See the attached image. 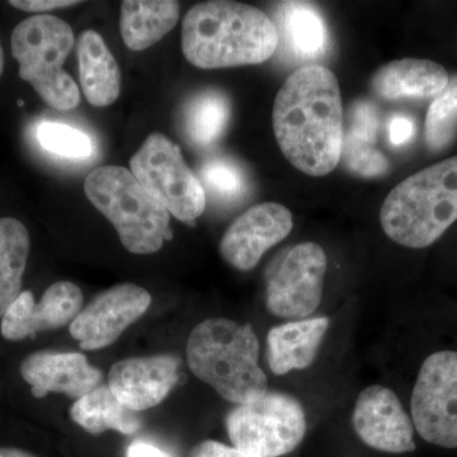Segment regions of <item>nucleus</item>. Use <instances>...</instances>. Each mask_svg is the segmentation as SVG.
I'll return each mask as SVG.
<instances>
[{"instance_id":"35","label":"nucleus","mask_w":457,"mask_h":457,"mask_svg":"<svg viewBox=\"0 0 457 457\" xmlns=\"http://www.w3.org/2000/svg\"><path fill=\"white\" fill-rule=\"evenodd\" d=\"M3 69H4V51L0 44V75L3 74Z\"/></svg>"},{"instance_id":"11","label":"nucleus","mask_w":457,"mask_h":457,"mask_svg":"<svg viewBox=\"0 0 457 457\" xmlns=\"http://www.w3.org/2000/svg\"><path fill=\"white\" fill-rule=\"evenodd\" d=\"M150 303L152 296L140 286H113L82 309L71 324V335L82 350H101L116 342L126 328L145 314Z\"/></svg>"},{"instance_id":"19","label":"nucleus","mask_w":457,"mask_h":457,"mask_svg":"<svg viewBox=\"0 0 457 457\" xmlns=\"http://www.w3.org/2000/svg\"><path fill=\"white\" fill-rule=\"evenodd\" d=\"M78 71L87 101L95 107L111 106L121 92V71L102 36L87 29L77 45Z\"/></svg>"},{"instance_id":"10","label":"nucleus","mask_w":457,"mask_h":457,"mask_svg":"<svg viewBox=\"0 0 457 457\" xmlns=\"http://www.w3.org/2000/svg\"><path fill=\"white\" fill-rule=\"evenodd\" d=\"M327 255L317 243L306 242L276 258L267 272V308L279 318H305L323 297Z\"/></svg>"},{"instance_id":"3","label":"nucleus","mask_w":457,"mask_h":457,"mask_svg":"<svg viewBox=\"0 0 457 457\" xmlns=\"http://www.w3.org/2000/svg\"><path fill=\"white\" fill-rule=\"evenodd\" d=\"M258 360L260 342L249 324L207 319L188 338L189 369L221 398L237 405L267 393V376Z\"/></svg>"},{"instance_id":"1","label":"nucleus","mask_w":457,"mask_h":457,"mask_svg":"<svg viewBox=\"0 0 457 457\" xmlns=\"http://www.w3.org/2000/svg\"><path fill=\"white\" fill-rule=\"evenodd\" d=\"M272 121L276 140L296 170L327 176L341 162L342 95L326 66H303L288 77L276 96Z\"/></svg>"},{"instance_id":"33","label":"nucleus","mask_w":457,"mask_h":457,"mask_svg":"<svg viewBox=\"0 0 457 457\" xmlns=\"http://www.w3.org/2000/svg\"><path fill=\"white\" fill-rule=\"evenodd\" d=\"M128 457H173L167 451L145 441L132 442L128 449Z\"/></svg>"},{"instance_id":"24","label":"nucleus","mask_w":457,"mask_h":457,"mask_svg":"<svg viewBox=\"0 0 457 457\" xmlns=\"http://www.w3.org/2000/svg\"><path fill=\"white\" fill-rule=\"evenodd\" d=\"M230 102L220 90L207 89L189 99L183 111L186 139L197 147H207L220 139L230 120Z\"/></svg>"},{"instance_id":"14","label":"nucleus","mask_w":457,"mask_h":457,"mask_svg":"<svg viewBox=\"0 0 457 457\" xmlns=\"http://www.w3.org/2000/svg\"><path fill=\"white\" fill-rule=\"evenodd\" d=\"M82 291L73 282H55L37 303L31 291H22L3 315L2 336L8 341H22L45 330L68 326L82 312Z\"/></svg>"},{"instance_id":"7","label":"nucleus","mask_w":457,"mask_h":457,"mask_svg":"<svg viewBox=\"0 0 457 457\" xmlns=\"http://www.w3.org/2000/svg\"><path fill=\"white\" fill-rule=\"evenodd\" d=\"M227 429L237 450L260 457L284 456L302 444L305 411L293 396L267 392L234 408L227 417Z\"/></svg>"},{"instance_id":"22","label":"nucleus","mask_w":457,"mask_h":457,"mask_svg":"<svg viewBox=\"0 0 457 457\" xmlns=\"http://www.w3.org/2000/svg\"><path fill=\"white\" fill-rule=\"evenodd\" d=\"M71 417L77 425L92 435L114 429L123 435H134L140 429L139 418L125 407L108 386H98L78 399L71 409Z\"/></svg>"},{"instance_id":"32","label":"nucleus","mask_w":457,"mask_h":457,"mask_svg":"<svg viewBox=\"0 0 457 457\" xmlns=\"http://www.w3.org/2000/svg\"><path fill=\"white\" fill-rule=\"evenodd\" d=\"M414 134V125L411 119L405 116L393 117L389 123V140L393 145L399 146L408 143Z\"/></svg>"},{"instance_id":"25","label":"nucleus","mask_w":457,"mask_h":457,"mask_svg":"<svg viewBox=\"0 0 457 457\" xmlns=\"http://www.w3.org/2000/svg\"><path fill=\"white\" fill-rule=\"evenodd\" d=\"M198 179L204 189L219 204H236L248 194V179L245 170L236 161L225 156H212L201 165Z\"/></svg>"},{"instance_id":"29","label":"nucleus","mask_w":457,"mask_h":457,"mask_svg":"<svg viewBox=\"0 0 457 457\" xmlns=\"http://www.w3.org/2000/svg\"><path fill=\"white\" fill-rule=\"evenodd\" d=\"M378 123H380V117H378V110L370 102H357L351 108L348 130L359 132V134L366 135V137L376 140Z\"/></svg>"},{"instance_id":"17","label":"nucleus","mask_w":457,"mask_h":457,"mask_svg":"<svg viewBox=\"0 0 457 457\" xmlns=\"http://www.w3.org/2000/svg\"><path fill=\"white\" fill-rule=\"evenodd\" d=\"M449 80L446 69L437 62L405 57L381 66L372 77L371 88L387 101L425 99L437 97Z\"/></svg>"},{"instance_id":"16","label":"nucleus","mask_w":457,"mask_h":457,"mask_svg":"<svg viewBox=\"0 0 457 457\" xmlns=\"http://www.w3.org/2000/svg\"><path fill=\"white\" fill-rule=\"evenodd\" d=\"M20 371L31 386L33 396L38 399L50 393L80 399L98 387L102 381L101 370L90 366L84 354L71 352L29 354L21 365Z\"/></svg>"},{"instance_id":"30","label":"nucleus","mask_w":457,"mask_h":457,"mask_svg":"<svg viewBox=\"0 0 457 457\" xmlns=\"http://www.w3.org/2000/svg\"><path fill=\"white\" fill-rule=\"evenodd\" d=\"M189 457H260L227 446L218 441H204L192 450Z\"/></svg>"},{"instance_id":"28","label":"nucleus","mask_w":457,"mask_h":457,"mask_svg":"<svg viewBox=\"0 0 457 457\" xmlns=\"http://www.w3.org/2000/svg\"><path fill=\"white\" fill-rule=\"evenodd\" d=\"M40 145L51 154L68 159H86L93 154L88 135L59 122H42L37 129Z\"/></svg>"},{"instance_id":"26","label":"nucleus","mask_w":457,"mask_h":457,"mask_svg":"<svg viewBox=\"0 0 457 457\" xmlns=\"http://www.w3.org/2000/svg\"><path fill=\"white\" fill-rule=\"evenodd\" d=\"M457 132V75L436 97L427 112L426 143L433 152L445 149Z\"/></svg>"},{"instance_id":"15","label":"nucleus","mask_w":457,"mask_h":457,"mask_svg":"<svg viewBox=\"0 0 457 457\" xmlns=\"http://www.w3.org/2000/svg\"><path fill=\"white\" fill-rule=\"evenodd\" d=\"M179 360L170 354L132 357L119 361L110 370V384L117 399L134 411L161 404L179 383Z\"/></svg>"},{"instance_id":"6","label":"nucleus","mask_w":457,"mask_h":457,"mask_svg":"<svg viewBox=\"0 0 457 457\" xmlns=\"http://www.w3.org/2000/svg\"><path fill=\"white\" fill-rule=\"evenodd\" d=\"M74 42L71 25L49 14L26 18L12 33V55L20 64L21 79L59 111L73 110L80 104L79 89L62 68Z\"/></svg>"},{"instance_id":"9","label":"nucleus","mask_w":457,"mask_h":457,"mask_svg":"<svg viewBox=\"0 0 457 457\" xmlns=\"http://www.w3.org/2000/svg\"><path fill=\"white\" fill-rule=\"evenodd\" d=\"M411 408V422L423 440L457 449V352H436L423 362Z\"/></svg>"},{"instance_id":"4","label":"nucleus","mask_w":457,"mask_h":457,"mask_svg":"<svg viewBox=\"0 0 457 457\" xmlns=\"http://www.w3.org/2000/svg\"><path fill=\"white\" fill-rule=\"evenodd\" d=\"M457 220V156L400 182L385 198V234L403 246L426 248Z\"/></svg>"},{"instance_id":"18","label":"nucleus","mask_w":457,"mask_h":457,"mask_svg":"<svg viewBox=\"0 0 457 457\" xmlns=\"http://www.w3.org/2000/svg\"><path fill=\"white\" fill-rule=\"evenodd\" d=\"M329 319L319 317L290 321L272 328L267 337L270 368L276 375L309 368L326 336Z\"/></svg>"},{"instance_id":"5","label":"nucleus","mask_w":457,"mask_h":457,"mask_svg":"<svg viewBox=\"0 0 457 457\" xmlns=\"http://www.w3.org/2000/svg\"><path fill=\"white\" fill-rule=\"evenodd\" d=\"M84 191L131 253H155L170 239V213L147 194L131 170L117 165L97 168L87 177Z\"/></svg>"},{"instance_id":"21","label":"nucleus","mask_w":457,"mask_h":457,"mask_svg":"<svg viewBox=\"0 0 457 457\" xmlns=\"http://www.w3.org/2000/svg\"><path fill=\"white\" fill-rule=\"evenodd\" d=\"M179 13L176 0H125L120 16L122 40L132 51L149 49L174 29Z\"/></svg>"},{"instance_id":"31","label":"nucleus","mask_w":457,"mask_h":457,"mask_svg":"<svg viewBox=\"0 0 457 457\" xmlns=\"http://www.w3.org/2000/svg\"><path fill=\"white\" fill-rule=\"evenodd\" d=\"M9 4L21 11L31 12V13H45L54 9L68 8L79 4L73 0H11Z\"/></svg>"},{"instance_id":"34","label":"nucleus","mask_w":457,"mask_h":457,"mask_svg":"<svg viewBox=\"0 0 457 457\" xmlns=\"http://www.w3.org/2000/svg\"><path fill=\"white\" fill-rule=\"evenodd\" d=\"M0 457H36L27 451L12 449V447H0Z\"/></svg>"},{"instance_id":"12","label":"nucleus","mask_w":457,"mask_h":457,"mask_svg":"<svg viewBox=\"0 0 457 457\" xmlns=\"http://www.w3.org/2000/svg\"><path fill=\"white\" fill-rule=\"evenodd\" d=\"M293 213L282 204H255L228 227L220 242L222 258L234 269L249 270L291 233Z\"/></svg>"},{"instance_id":"20","label":"nucleus","mask_w":457,"mask_h":457,"mask_svg":"<svg viewBox=\"0 0 457 457\" xmlns=\"http://www.w3.org/2000/svg\"><path fill=\"white\" fill-rule=\"evenodd\" d=\"M278 45L284 44L286 53L302 62L320 59L327 53L328 29L323 14L308 2L278 3Z\"/></svg>"},{"instance_id":"13","label":"nucleus","mask_w":457,"mask_h":457,"mask_svg":"<svg viewBox=\"0 0 457 457\" xmlns=\"http://www.w3.org/2000/svg\"><path fill=\"white\" fill-rule=\"evenodd\" d=\"M353 428L372 449L390 453L416 450L414 426L395 393L380 385L363 390L356 400Z\"/></svg>"},{"instance_id":"8","label":"nucleus","mask_w":457,"mask_h":457,"mask_svg":"<svg viewBox=\"0 0 457 457\" xmlns=\"http://www.w3.org/2000/svg\"><path fill=\"white\" fill-rule=\"evenodd\" d=\"M131 173L150 196L180 221L192 224L203 215L206 194L200 179L163 134L149 135L130 159Z\"/></svg>"},{"instance_id":"23","label":"nucleus","mask_w":457,"mask_h":457,"mask_svg":"<svg viewBox=\"0 0 457 457\" xmlns=\"http://www.w3.org/2000/svg\"><path fill=\"white\" fill-rule=\"evenodd\" d=\"M29 254V234L14 218H0V318L22 294Z\"/></svg>"},{"instance_id":"2","label":"nucleus","mask_w":457,"mask_h":457,"mask_svg":"<svg viewBox=\"0 0 457 457\" xmlns=\"http://www.w3.org/2000/svg\"><path fill=\"white\" fill-rule=\"evenodd\" d=\"M278 42L275 22L243 3H198L183 20V55L200 69L262 64L273 56Z\"/></svg>"},{"instance_id":"27","label":"nucleus","mask_w":457,"mask_h":457,"mask_svg":"<svg viewBox=\"0 0 457 457\" xmlns=\"http://www.w3.org/2000/svg\"><path fill=\"white\" fill-rule=\"evenodd\" d=\"M375 141L348 129L343 131L341 161L345 167L366 179L384 176L389 168V162L380 150L376 149Z\"/></svg>"}]
</instances>
